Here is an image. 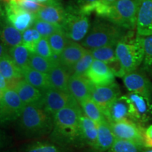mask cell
Returning a JSON list of instances; mask_svg holds the SVG:
<instances>
[{
  "instance_id": "1",
  "label": "cell",
  "mask_w": 152,
  "mask_h": 152,
  "mask_svg": "<svg viewBox=\"0 0 152 152\" xmlns=\"http://www.w3.org/2000/svg\"><path fill=\"white\" fill-rule=\"evenodd\" d=\"M140 0H117L113 2H106L98 0L80 9L84 14L92 13L98 18L128 30L136 29L137 15Z\"/></svg>"
},
{
  "instance_id": "2",
  "label": "cell",
  "mask_w": 152,
  "mask_h": 152,
  "mask_svg": "<svg viewBox=\"0 0 152 152\" xmlns=\"http://www.w3.org/2000/svg\"><path fill=\"white\" fill-rule=\"evenodd\" d=\"M83 114L80 104L67 106L53 116V128L50 138L54 143L62 146L75 145L80 141V117Z\"/></svg>"
},
{
  "instance_id": "3",
  "label": "cell",
  "mask_w": 152,
  "mask_h": 152,
  "mask_svg": "<svg viewBox=\"0 0 152 152\" xmlns=\"http://www.w3.org/2000/svg\"><path fill=\"white\" fill-rule=\"evenodd\" d=\"M129 31L130 30L97 18L90 26L88 33L80 44L88 50L105 46H115Z\"/></svg>"
},
{
  "instance_id": "4",
  "label": "cell",
  "mask_w": 152,
  "mask_h": 152,
  "mask_svg": "<svg viewBox=\"0 0 152 152\" xmlns=\"http://www.w3.org/2000/svg\"><path fill=\"white\" fill-rule=\"evenodd\" d=\"M115 54L125 74L138 69L144 57V37L130 30L115 45Z\"/></svg>"
},
{
  "instance_id": "5",
  "label": "cell",
  "mask_w": 152,
  "mask_h": 152,
  "mask_svg": "<svg viewBox=\"0 0 152 152\" xmlns=\"http://www.w3.org/2000/svg\"><path fill=\"white\" fill-rule=\"evenodd\" d=\"M18 121L19 130L27 137H40L53 128V116L39 106H25Z\"/></svg>"
},
{
  "instance_id": "6",
  "label": "cell",
  "mask_w": 152,
  "mask_h": 152,
  "mask_svg": "<svg viewBox=\"0 0 152 152\" xmlns=\"http://www.w3.org/2000/svg\"><path fill=\"white\" fill-rule=\"evenodd\" d=\"M61 27L68 40L79 42L87 35L90 28L88 15L82 12L80 7L69 6Z\"/></svg>"
},
{
  "instance_id": "7",
  "label": "cell",
  "mask_w": 152,
  "mask_h": 152,
  "mask_svg": "<svg viewBox=\"0 0 152 152\" xmlns=\"http://www.w3.org/2000/svg\"><path fill=\"white\" fill-rule=\"evenodd\" d=\"M17 92L7 89L0 99V125H5L18 120L24 108Z\"/></svg>"
},
{
  "instance_id": "8",
  "label": "cell",
  "mask_w": 152,
  "mask_h": 152,
  "mask_svg": "<svg viewBox=\"0 0 152 152\" xmlns=\"http://www.w3.org/2000/svg\"><path fill=\"white\" fill-rule=\"evenodd\" d=\"M110 125L116 139L131 142L142 147H145V130L142 125L137 124L130 119L110 123Z\"/></svg>"
},
{
  "instance_id": "9",
  "label": "cell",
  "mask_w": 152,
  "mask_h": 152,
  "mask_svg": "<svg viewBox=\"0 0 152 152\" xmlns=\"http://www.w3.org/2000/svg\"><path fill=\"white\" fill-rule=\"evenodd\" d=\"M124 96L129 105V119L142 126L152 119L151 101L131 92Z\"/></svg>"
},
{
  "instance_id": "10",
  "label": "cell",
  "mask_w": 152,
  "mask_h": 152,
  "mask_svg": "<svg viewBox=\"0 0 152 152\" xmlns=\"http://www.w3.org/2000/svg\"><path fill=\"white\" fill-rule=\"evenodd\" d=\"M43 109L52 116L67 106L79 104L68 92L49 88L43 92Z\"/></svg>"
},
{
  "instance_id": "11",
  "label": "cell",
  "mask_w": 152,
  "mask_h": 152,
  "mask_svg": "<svg viewBox=\"0 0 152 152\" xmlns=\"http://www.w3.org/2000/svg\"><path fill=\"white\" fill-rule=\"evenodd\" d=\"M122 78L129 92L143 96L151 102L152 83L144 72L136 70L126 73Z\"/></svg>"
},
{
  "instance_id": "12",
  "label": "cell",
  "mask_w": 152,
  "mask_h": 152,
  "mask_svg": "<svg viewBox=\"0 0 152 152\" xmlns=\"http://www.w3.org/2000/svg\"><path fill=\"white\" fill-rule=\"evenodd\" d=\"M5 16L9 22L20 32H23L33 26L35 15L22 9L16 0H9L4 5Z\"/></svg>"
},
{
  "instance_id": "13",
  "label": "cell",
  "mask_w": 152,
  "mask_h": 152,
  "mask_svg": "<svg viewBox=\"0 0 152 152\" xmlns=\"http://www.w3.org/2000/svg\"><path fill=\"white\" fill-rule=\"evenodd\" d=\"M121 96L120 87L115 83L102 86H93L90 97L99 106L102 113H106L110 105Z\"/></svg>"
},
{
  "instance_id": "14",
  "label": "cell",
  "mask_w": 152,
  "mask_h": 152,
  "mask_svg": "<svg viewBox=\"0 0 152 152\" xmlns=\"http://www.w3.org/2000/svg\"><path fill=\"white\" fill-rule=\"evenodd\" d=\"M85 76L94 86L108 85L115 83V76L109 66L98 60H94Z\"/></svg>"
},
{
  "instance_id": "15",
  "label": "cell",
  "mask_w": 152,
  "mask_h": 152,
  "mask_svg": "<svg viewBox=\"0 0 152 152\" xmlns=\"http://www.w3.org/2000/svg\"><path fill=\"white\" fill-rule=\"evenodd\" d=\"M135 30L142 37L152 35V0H140Z\"/></svg>"
},
{
  "instance_id": "16",
  "label": "cell",
  "mask_w": 152,
  "mask_h": 152,
  "mask_svg": "<svg viewBox=\"0 0 152 152\" xmlns=\"http://www.w3.org/2000/svg\"><path fill=\"white\" fill-rule=\"evenodd\" d=\"M66 14V8L59 0H51L42 4L35 15L36 18L61 26L65 18Z\"/></svg>"
},
{
  "instance_id": "17",
  "label": "cell",
  "mask_w": 152,
  "mask_h": 152,
  "mask_svg": "<svg viewBox=\"0 0 152 152\" xmlns=\"http://www.w3.org/2000/svg\"><path fill=\"white\" fill-rule=\"evenodd\" d=\"M16 91L24 106L43 107V92L33 87L23 78L15 86Z\"/></svg>"
},
{
  "instance_id": "18",
  "label": "cell",
  "mask_w": 152,
  "mask_h": 152,
  "mask_svg": "<svg viewBox=\"0 0 152 152\" xmlns=\"http://www.w3.org/2000/svg\"><path fill=\"white\" fill-rule=\"evenodd\" d=\"M93 85L85 75H71L68 84V92L80 104L90 97Z\"/></svg>"
},
{
  "instance_id": "19",
  "label": "cell",
  "mask_w": 152,
  "mask_h": 152,
  "mask_svg": "<svg viewBox=\"0 0 152 152\" xmlns=\"http://www.w3.org/2000/svg\"><path fill=\"white\" fill-rule=\"evenodd\" d=\"M87 50L80 43L68 40L65 48L57 57V60L71 74L72 68L83 57Z\"/></svg>"
},
{
  "instance_id": "20",
  "label": "cell",
  "mask_w": 152,
  "mask_h": 152,
  "mask_svg": "<svg viewBox=\"0 0 152 152\" xmlns=\"http://www.w3.org/2000/svg\"><path fill=\"white\" fill-rule=\"evenodd\" d=\"M0 42L7 49L22 44V33L12 26L6 16L0 20Z\"/></svg>"
},
{
  "instance_id": "21",
  "label": "cell",
  "mask_w": 152,
  "mask_h": 152,
  "mask_svg": "<svg viewBox=\"0 0 152 152\" xmlns=\"http://www.w3.org/2000/svg\"><path fill=\"white\" fill-rule=\"evenodd\" d=\"M0 73L9 82V89L14 90L17 83L23 79L22 71L6 53L0 59Z\"/></svg>"
},
{
  "instance_id": "22",
  "label": "cell",
  "mask_w": 152,
  "mask_h": 152,
  "mask_svg": "<svg viewBox=\"0 0 152 152\" xmlns=\"http://www.w3.org/2000/svg\"><path fill=\"white\" fill-rule=\"evenodd\" d=\"M104 117L109 123L129 119V105L124 95H121L110 105Z\"/></svg>"
},
{
  "instance_id": "23",
  "label": "cell",
  "mask_w": 152,
  "mask_h": 152,
  "mask_svg": "<svg viewBox=\"0 0 152 152\" xmlns=\"http://www.w3.org/2000/svg\"><path fill=\"white\" fill-rule=\"evenodd\" d=\"M49 83L52 88L68 92V84L71 74L66 68L56 61L52 69L48 73Z\"/></svg>"
},
{
  "instance_id": "24",
  "label": "cell",
  "mask_w": 152,
  "mask_h": 152,
  "mask_svg": "<svg viewBox=\"0 0 152 152\" xmlns=\"http://www.w3.org/2000/svg\"><path fill=\"white\" fill-rule=\"evenodd\" d=\"M98 125L92 120L82 114L80 117V141L91 147H96L97 142Z\"/></svg>"
},
{
  "instance_id": "25",
  "label": "cell",
  "mask_w": 152,
  "mask_h": 152,
  "mask_svg": "<svg viewBox=\"0 0 152 152\" xmlns=\"http://www.w3.org/2000/svg\"><path fill=\"white\" fill-rule=\"evenodd\" d=\"M97 142L95 149L100 151H108L115 142V138L110 123L106 118L98 124Z\"/></svg>"
},
{
  "instance_id": "26",
  "label": "cell",
  "mask_w": 152,
  "mask_h": 152,
  "mask_svg": "<svg viewBox=\"0 0 152 152\" xmlns=\"http://www.w3.org/2000/svg\"><path fill=\"white\" fill-rule=\"evenodd\" d=\"M22 75L25 80L42 92L51 88L48 74L37 71L28 66L23 70Z\"/></svg>"
},
{
  "instance_id": "27",
  "label": "cell",
  "mask_w": 152,
  "mask_h": 152,
  "mask_svg": "<svg viewBox=\"0 0 152 152\" xmlns=\"http://www.w3.org/2000/svg\"><path fill=\"white\" fill-rule=\"evenodd\" d=\"M7 53L21 71L28 66L31 52L23 45L20 44L17 46L9 48Z\"/></svg>"
},
{
  "instance_id": "28",
  "label": "cell",
  "mask_w": 152,
  "mask_h": 152,
  "mask_svg": "<svg viewBox=\"0 0 152 152\" xmlns=\"http://www.w3.org/2000/svg\"><path fill=\"white\" fill-rule=\"evenodd\" d=\"M80 106L83 113L85 116L92 120L97 124L106 118L99 106L91 97L87 98L81 102L80 103Z\"/></svg>"
},
{
  "instance_id": "29",
  "label": "cell",
  "mask_w": 152,
  "mask_h": 152,
  "mask_svg": "<svg viewBox=\"0 0 152 152\" xmlns=\"http://www.w3.org/2000/svg\"><path fill=\"white\" fill-rule=\"evenodd\" d=\"M94 60L102 61L110 66L118 61L115 46H105L90 50Z\"/></svg>"
},
{
  "instance_id": "30",
  "label": "cell",
  "mask_w": 152,
  "mask_h": 152,
  "mask_svg": "<svg viewBox=\"0 0 152 152\" xmlns=\"http://www.w3.org/2000/svg\"><path fill=\"white\" fill-rule=\"evenodd\" d=\"M56 60L57 57H54L52 59H49L35 53H31L28 66L37 71L48 74Z\"/></svg>"
},
{
  "instance_id": "31",
  "label": "cell",
  "mask_w": 152,
  "mask_h": 152,
  "mask_svg": "<svg viewBox=\"0 0 152 152\" xmlns=\"http://www.w3.org/2000/svg\"><path fill=\"white\" fill-rule=\"evenodd\" d=\"M47 39H48L53 55L55 57L59 56L68 42V39L62 30L61 28L53 33L52 35L49 36Z\"/></svg>"
},
{
  "instance_id": "32",
  "label": "cell",
  "mask_w": 152,
  "mask_h": 152,
  "mask_svg": "<svg viewBox=\"0 0 152 152\" xmlns=\"http://www.w3.org/2000/svg\"><path fill=\"white\" fill-rule=\"evenodd\" d=\"M142 71L152 78V35L144 37V57Z\"/></svg>"
},
{
  "instance_id": "33",
  "label": "cell",
  "mask_w": 152,
  "mask_h": 152,
  "mask_svg": "<svg viewBox=\"0 0 152 152\" xmlns=\"http://www.w3.org/2000/svg\"><path fill=\"white\" fill-rule=\"evenodd\" d=\"M94 60V59L92 54H91V52L87 49L85 54L83 55L78 61L76 63L75 65L72 68L71 75H85Z\"/></svg>"
},
{
  "instance_id": "34",
  "label": "cell",
  "mask_w": 152,
  "mask_h": 152,
  "mask_svg": "<svg viewBox=\"0 0 152 152\" xmlns=\"http://www.w3.org/2000/svg\"><path fill=\"white\" fill-rule=\"evenodd\" d=\"M42 36L33 27L29 28L22 32V45L29 49L31 53L35 52V46Z\"/></svg>"
},
{
  "instance_id": "35",
  "label": "cell",
  "mask_w": 152,
  "mask_h": 152,
  "mask_svg": "<svg viewBox=\"0 0 152 152\" xmlns=\"http://www.w3.org/2000/svg\"><path fill=\"white\" fill-rule=\"evenodd\" d=\"M23 152H61L54 142H35L28 144Z\"/></svg>"
},
{
  "instance_id": "36",
  "label": "cell",
  "mask_w": 152,
  "mask_h": 152,
  "mask_svg": "<svg viewBox=\"0 0 152 152\" xmlns=\"http://www.w3.org/2000/svg\"><path fill=\"white\" fill-rule=\"evenodd\" d=\"M33 26L40 34L42 37L46 38H48L49 36L61 28L60 25L52 23L38 18H35Z\"/></svg>"
},
{
  "instance_id": "37",
  "label": "cell",
  "mask_w": 152,
  "mask_h": 152,
  "mask_svg": "<svg viewBox=\"0 0 152 152\" xmlns=\"http://www.w3.org/2000/svg\"><path fill=\"white\" fill-rule=\"evenodd\" d=\"M143 148L131 142L116 139L108 152H142Z\"/></svg>"
},
{
  "instance_id": "38",
  "label": "cell",
  "mask_w": 152,
  "mask_h": 152,
  "mask_svg": "<svg viewBox=\"0 0 152 152\" xmlns=\"http://www.w3.org/2000/svg\"><path fill=\"white\" fill-rule=\"evenodd\" d=\"M34 53L44 57V58H49V59H52L55 57L53 55L52 49L49 46L48 39L46 37H41V39L38 41L35 46Z\"/></svg>"
},
{
  "instance_id": "39",
  "label": "cell",
  "mask_w": 152,
  "mask_h": 152,
  "mask_svg": "<svg viewBox=\"0 0 152 152\" xmlns=\"http://www.w3.org/2000/svg\"><path fill=\"white\" fill-rule=\"evenodd\" d=\"M16 1L25 11L33 14H35L42 6V4L38 3L34 0H16Z\"/></svg>"
},
{
  "instance_id": "40",
  "label": "cell",
  "mask_w": 152,
  "mask_h": 152,
  "mask_svg": "<svg viewBox=\"0 0 152 152\" xmlns=\"http://www.w3.org/2000/svg\"><path fill=\"white\" fill-rule=\"evenodd\" d=\"M144 140L145 147L152 148V125H149L144 131Z\"/></svg>"
},
{
  "instance_id": "41",
  "label": "cell",
  "mask_w": 152,
  "mask_h": 152,
  "mask_svg": "<svg viewBox=\"0 0 152 152\" xmlns=\"http://www.w3.org/2000/svg\"><path fill=\"white\" fill-rule=\"evenodd\" d=\"M0 88L4 90L9 89V82L7 80V79L4 77L1 73H0Z\"/></svg>"
},
{
  "instance_id": "42",
  "label": "cell",
  "mask_w": 152,
  "mask_h": 152,
  "mask_svg": "<svg viewBox=\"0 0 152 152\" xmlns=\"http://www.w3.org/2000/svg\"><path fill=\"white\" fill-rule=\"evenodd\" d=\"M7 142V138H6L5 134L0 130V149H1V148L4 147Z\"/></svg>"
},
{
  "instance_id": "43",
  "label": "cell",
  "mask_w": 152,
  "mask_h": 152,
  "mask_svg": "<svg viewBox=\"0 0 152 152\" xmlns=\"http://www.w3.org/2000/svg\"><path fill=\"white\" fill-rule=\"evenodd\" d=\"M77 4H79V7H83V6H85L90 4L94 3L95 1H98V0H75Z\"/></svg>"
},
{
  "instance_id": "44",
  "label": "cell",
  "mask_w": 152,
  "mask_h": 152,
  "mask_svg": "<svg viewBox=\"0 0 152 152\" xmlns=\"http://www.w3.org/2000/svg\"><path fill=\"white\" fill-rule=\"evenodd\" d=\"M7 50H8V49H7L2 43L0 42V59H1V57H2L6 53H7Z\"/></svg>"
},
{
  "instance_id": "45",
  "label": "cell",
  "mask_w": 152,
  "mask_h": 152,
  "mask_svg": "<svg viewBox=\"0 0 152 152\" xmlns=\"http://www.w3.org/2000/svg\"><path fill=\"white\" fill-rule=\"evenodd\" d=\"M4 16H5L4 6L3 5V4L1 3V1H0V20H1Z\"/></svg>"
},
{
  "instance_id": "46",
  "label": "cell",
  "mask_w": 152,
  "mask_h": 152,
  "mask_svg": "<svg viewBox=\"0 0 152 152\" xmlns=\"http://www.w3.org/2000/svg\"><path fill=\"white\" fill-rule=\"evenodd\" d=\"M34 1H37V2L39 3V4H46L47 2H49V1H51V0H34Z\"/></svg>"
},
{
  "instance_id": "47",
  "label": "cell",
  "mask_w": 152,
  "mask_h": 152,
  "mask_svg": "<svg viewBox=\"0 0 152 152\" xmlns=\"http://www.w3.org/2000/svg\"><path fill=\"white\" fill-rule=\"evenodd\" d=\"M4 92V90H2V89L0 88V99H1V97H2Z\"/></svg>"
},
{
  "instance_id": "48",
  "label": "cell",
  "mask_w": 152,
  "mask_h": 152,
  "mask_svg": "<svg viewBox=\"0 0 152 152\" xmlns=\"http://www.w3.org/2000/svg\"><path fill=\"white\" fill-rule=\"evenodd\" d=\"M104 1H106V2H113V1H117V0H103Z\"/></svg>"
},
{
  "instance_id": "49",
  "label": "cell",
  "mask_w": 152,
  "mask_h": 152,
  "mask_svg": "<svg viewBox=\"0 0 152 152\" xmlns=\"http://www.w3.org/2000/svg\"><path fill=\"white\" fill-rule=\"evenodd\" d=\"M144 152H152V150H151V151H144Z\"/></svg>"
}]
</instances>
